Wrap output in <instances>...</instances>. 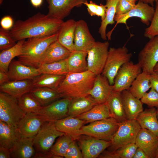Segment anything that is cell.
<instances>
[{
    "label": "cell",
    "mask_w": 158,
    "mask_h": 158,
    "mask_svg": "<svg viewBox=\"0 0 158 158\" xmlns=\"http://www.w3.org/2000/svg\"><path fill=\"white\" fill-rule=\"evenodd\" d=\"M63 22V20L38 12L25 20H17L9 32L16 42L49 36L57 33Z\"/></svg>",
    "instance_id": "cell-1"
},
{
    "label": "cell",
    "mask_w": 158,
    "mask_h": 158,
    "mask_svg": "<svg viewBox=\"0 0 158 158\" xmlns=\"http://www.w3.org/2000/svg\"><path fill=\"white\" fill-rule=\"evenodd\" d=\"M96 76L88 70L81 73H68L56 90L61 98L72 99L88 96Z\"/></svg>",
    "instance_id": "cell-2"
},
{
    "label": "cell",
    "mask_w": 158,
    "mask_h": 158,
    "mask_svg": "<svg viewBox=\"0 0 158 158\" xmlns=\"http://www.w3.org/2000/svg\"><path fill=\"white\" fill-rule=\"evenodd\" d=\"M58 32L51 35L30 38L24 42L18 60L31 67L38 68L41 58L49 46L57 40Z\"/></svg>",
    "instance_id": "cell-3"
},
{
    "label": "cell",
    "mask_w": 158,
    "mask_h": 158,
    "mask_svg": "<svg viewBox=\"0 0 158 158\" xmlns=\"http://www.w3.org/2000/svg\"><path fill=\"white\" fill-rule=\"evenodd\" d=\"M65 134L56 129L54 122H45L33 138L35 153L33 158H53L51 149L56 139Z\"/></svg>",
    "instance_id": "cell-4"
},
{
    "label": "cell",
    "mask_w": 158,
    "mask_h": 158,
    "mask_svg": "<svg viewBox=\"0 0 158 158\" xmlns=\"http://www.w3.org/2000/svg\"><path fill=\"white\" fill-rule=\"evenodd\" d=\"M132 54L125 47L117 48L110 47L107 61L102 74L108 80L112 85L115 78L120 68L130 61Z\"/></svg>",
    "instance_id": "cell-5"
},
{
    "label": "cell",
    "mask_w": 158,
    "mask_h": 158,
    "mask_svg": "<svg viewBox=\"0 0 158 158\" xmlns=\"http://www.w3.org/2000/svg\"><path fill=\"white\" fill-rule=\"evenodd\" d=\"M119 123L112 117L90 123L83 126L79 135L111 141L118 127Z\"/></svg>",
    "instance_id": "cell-6"
},
{
    "label": "cell",
    "mask_w": 158,
    "mask_h": 158,
    "mask_svg": "<svg viewBox=\"0 0 158 158\" xmlns=\"http://www.w3.org/2000/svg\"><path fill=\"white\" fill-rule=\"evenodd\" d=\"M25 114L19 106L17 98L0 92V121L17 128Z\"/></svg>",
    "instance_id": "cell-7"
},
{
    "label": "cell",
    "mask_w": 158,
    "mask_h": 158,
    "mask_svg": "<svg viewBox=\"0 0 158 158\" xmlns=\"http://www.w3.org/2000/svg\"><path fill=\"white\" fill-rule=\"evenodd\" d=\"M141 128L136 119L127 120L119 123L117 130L111 140L112 151L130 143H135Z\"/></svg>",
    "instance_id": "cell-8"
},
{
    "label": "cell",
    "mask_w": 158,
    "mask_h": 158,
    "mask_svg": "<svg viewBox=\"0 0 158 158\" xmlns=\"http://www.w3.org/2000/svg\"><path fill=\"white\" fill-rule=\"evenodd\" d=\"M142 72L138 63H134L128 61L124 64L119 69L112 85L114 91L121 92L129 90L133 83L138 76Z\"/></svg>",
    "instance_id": "cell-9"
},
{
    "label": "cell",
    "mask_w": 158,
    "mask_h": 158,
    "mask_svg": "<svg viewBox=\"0 0 158 158\" xmlns=\"http://www.w3.org/2000/svg\"><path fill=\"white\" fill-rule=\"evenodd\" d=\"M109 45L108 41H96L87 51L88 69L96 75L102 72L108 56Z\"/></svg>",
    "instance_id": "cell-10"
},
{
    "label": "cell",
    "mask_w": 158,
    "mask_h": 158,
    "mask_svg": "<svg viewBox=\"0 0 158 158\" xmlns=\"http://www.w3.org/2000/svg\"><path fill=\"white\" fill-rule=\"evenodd\" d=\"M158 62V35L150 39L138 55L142 71L150 74Z\"/></svg>",
    "instance_id": "cell-11"
},
{
    "label": "cell",
    "mask_w": 158,
    "mask_h": 158,
    "mask_svg": "<svg viewBox=\"0 0 158 158\" xmlns=\"http://www.w3.org/2000/svg\"><path fill=\"white\" fill-rule=\"evenodd\" d=\"M155 8L153 6L139 0L134 7L127 13L121 15H115L114 20L116 24L123 23L127 26V21L130 18L135 17L140 19L141 22L146 25H150L153 17Z\"/></svg>",
    "instance_id": "cell-12"
},
{
    "label": "cell",
    "mask_w": 158,
    "mask_h": 158,
    "mask_svg": "<svg viewBox=\"0 0 158 158\" xmlns=\"http://www.w3.org/2000/svg\"><path fill=\"white\" fill-rule=\"evenodd\" d=\"M72 98H63L42 107L37 114L47 121H55L68 116V108Z\"/></svg>",
    "instance_id": "cell-13"
},
{
    "label": "cell",
    "mask_w": 158,
    "mask_h": 158,
    "mask_svg": "<svg viewBox=\"0 0 158 158\" xmlns=\"http://www.w3.org/2000/svg\"><path fill=\"white\" fill-rule=\"evenodd\" d=\"M84 158H95L111 144V141L81 135L78 139Z\"/></svg>",
    "instance_id": "cell-14"
},
{
    "label": "cell",
    "mask_w": 158,
    "mask_h": 158,
    "mask_svg": "<svg viewBox=\"0 0 158 158\" xmlns=\"http://www.w3.org/2000/svg\"><path fill=\"white\" fill-rule=\"evenodd\" d=\"M47 121L40 115L27 113L19 122L17 129L21 137H34Z\"/></svg>",
    "instance_id": "cell-15"
},
{
    "label": "cell",
    "mask_w": 158,
    "mask_h": 158,
    "mask_svg": "<svg viewBox=\"0 0 158 158\" xmlns=\"http://www.w3.org/2000/svg\"><path fill=\"white\" fill-rule=\"evenodd\" d=\"M87 0H47L49 11L47 15L55 18L63 20L75 7L81 6Z\"/></svg>",
    "instance_id": "cell-16"
},
{
    "label": "cell",
    "mask_w": 158,
    "mask_h": 158,
    "mask_svg": "<svg viewBox=\"0 0 158 158\" xmlns=\"http://www.w3.org/2000/svg\"><path fill=\"white\" fill-rule=\"evenodd\" d=\"M95 42L87 23L83 20L77 21L74 40V50L87 52Z\"/></svg>",
    "instance_id": "cell-17"
},
{
    "label": "cell",
    "mask_w": 158,
    "mask_h": 158,
    "mask_svg": "<svg viewBox=\"0 0 158 158\" xmlns=\"http://www.w3.org/2000/svg\"><path fill=\"white\" fill-rule=\"evenodd\" d=\"M8 74L10 81L33 79L41 74L38 68L27 66L18 60L11 61Z\"/></svg>",
    "instance_id": "cell-18"
},
{
    "label": "cell",
    "mask_w": 158,
    "mask_h": 158,
    "mask_svg": "<svg viewBox=\"0 0 158 158\" xmlns=\"http://www.w3.org/2000/svg\"><path fill=\"white\" fill-rule=\"evenodd\" d=\"M135 143L145 153L149 158H155L158 146V137L149 130L141 128Z\"/></svg>",
    "instance_id": "cell-19"
},
{
    "label": "cell",
    "mask_w": 158,
    "mask_h": 158,
    "mask_svg": "<svg viewBox=\"0 0 158 158\" xmlns=\"http://www.w3.org/2000/svg\"><path fill=\"white\" fill-rule=\"evenodd\" d=\"M107 79L102 74L96 76L93 86L88 94L96 101L97 104L106 103L112 90Z\"/></svg>",
    "instance_id": "cell-20"
},
{
    "label": "cell",
    "mask_w": 158,
    "mask_h": 158,
    "mask_svg": "<svg viewBox=\"0 0 158 158\" xmlns=\"http://www.w3.org/2000/svg\"><path fill=\"white\" fill-rule=\"evenodd\" d=\"M56 129L71 136L74 140H78L81 135L79 132L86 122L77 117L70 116L54 121Z\"/></svg>",
    "instance_id": "cell-21"
},
{
    "label": "cell",
    "mask_w": 158,
    "mask_h": 158,
    "mask_svg": "<svg viewBox=\"0 0 158 158\" xmlns=\"http://www.w3.org/2000/svg\"><path fill=\"white\" fill-rule=\"evenodd\" d=\"M121 95L127 120L136 119L139 114L143 111V103L128 90L122 91Z\"/></svg>",
    "instance_id": "cell-22"
},
{
    "label": "cell",
    "mask_w": 158,
    "mask_h": 158,
    "mask_svg": "<svg viewBox=\"0 0 158 158\" xmlns=\"http://www.w3.org/2000/svg\"><path fill=\"white\" fill-rule=\"evenodd\" d=\"M33 88L32 79L9 81L0 85V91L18 99Z\"/></svg>",
    "instance_id": "cell-23"
},
{
    "label": "cell",
    "mask_w": 158,
    "mask_h": 158,
    "mask_svg": "<svg viewBox=\"0 0 158 158\" xmlns=\"http://www.w3.org/2000/svg\"><path fill=\"white\" fill-rule=\"evenodd\" d=\"M76 21L70 19L63 22L58 32L57 41L70 51L74 50V40Z\"/></svg>",
    "instance_id": "cell-24"
},
{
    "label": "cell",
    "mask_w": 158,
    "mask_h": 158,
    "mask_svg": "<svg viewBox=\"0 0 158 158\" xmlns=\"http://www.w3.org/2000/svg\"><path fill=\"white\" fill-rule=\"evenodd\" d=\"M71 52L57 40L51 44L46 49L41 58L40 65L65 59Z\"/></svg>",
    "instance_id": "cell-25"
},
{
    "label": "cell",
    "mask_w": 158,
    "mask_h": 158,
    "mask_svg": "<svg viewBox=\"0 0 158 158\" xmlns=\"http://www.w3.org/2000/svg\"><path fill=\"white\" fill-rule=\"evenodd\" d=\"M33 138L21 137L10 150L11 158H30L35 153Z\"/></svg>",
    "instance_id": "cell-26"
},
{
    "label": "cell",
    "mask_w": 158,
    "mask_h": 158,
    "mask_svg": "<svg viewBox=\"0 0 158 158\" xmlns=\"http://www.w3.org/2000/svg\"><path fill=\"white\" fill-rule=\"evenodd\" d=\"M98 104L90 95L72 98L68 108V116H77L88 111Z\"/></svg>",
    "instance_id": "cell-27"
},
{
    "label": "cell",
    "mask_w": 158,
    "mask_h": 158,
    "mask_svg": "<svg viewBox=\"0 0 158 158\" xmlns=\"http://www.w3.org/2000/svg\"><path fill=\"white\" fill-rule=\"evenodd\" d=\"M111 114V117L119 123L127 120L121 95V92L113 90L106 102Z\"/></svg>",
    "instance_id": "cell-28"
},
{
    "label": "cell",
    "mask_w": 158,
    "mask_h": 158,
    "mask_svg": "<svg viewBox=\"0 0 158 158\" xmlns=\"http://www.w3.org/2000/svg\"><path fill=\"white\" fill-rule=\"evenodd\" d=\"M20 137L16 127L0 120V147L10 150Z\"/></svg>",
    "instance_id": "cell-29"
},
{
    "label": "cell",
    "mask_w": 158,
    "mask_h": 158,
    "mask_svg": "<svg viewBox=\"0 0 158 158\" xmlns=\"http://www.w3.org/2000/svg\"><path fill=\"white\" fill-rule=\"evenodd\" d=\"M156 112L155 107H150L141 112L136 120L141 128L146 129L158 137V120Z\"/></svg>",
    "instance_id": "cell-30"
},
{
    "label": "cell",
    "mask_w": 158,
    "mask_h": 158,
    "mask_svg": "<svg viewBox=\"0 0 158 158\" xmlns=\"http://www.w3.org/2000/svg\"><path fill=\"white\" fill-rule=\"evenodd\" d=\"M87 52L74 50L67 58L68 73H78L88 70Z\"/></svg>",
    "instance_id": "cell-31"
},
{
    "label": "cell",
    "mask_w": 158,
    "mask_h": 158,
    "mask_svg": "<svg viewBox=\"0 0 158 158\" xmlns=\"http://www.w3.org/2000/svg\"><path fill=\"white\" fill-rule=\"evenodd\" d=\"M110 117L111 115L109 107L105 103L97 104L88 111L75 117L85 121L87 123Z\"/></svg>",
    "instance_id": "cell-32"
},
{
    "label": "cell",
    "mask_w": 158,
    "mask_h": 158,
    "mask_svg": "<svg viewBox=\"0 0 158 158\" xmlns=\"http://www.w3.org/2000/svg\"><path fill=\"white\" fill-rule=\"evenodd\" d=\"M25 41V39L18 41L12 47L1 51L0 54V71L8 73L9 66L12 60L21 54Z\"/></svg>",
    "instance_id": "cell-33"
},
{
    "label": "cell",
    "mask_w": 158,
    "mask_h": 158,
    "mask_svg": "<svg viewBox=\"0 0 158 158\" xmlns=\"http://www.w3.org/2000/svg\"><path fill=\"white\" fill-rule=\"evenodd\" d=\"M30 92L42 107L61 98L56 89L48 87H34Z\"/></svg>",
    "instance_id": "cell-34"
},
{
    "label": "cell",
    "mask_w": 158,
    "mask_h": 158,
    "mask_svg": "<svg viewBox=\"0 0 158 158\" xmlns=\"http://www.w3.org/2000/svg\"><path fill=\"white\" fill-rule=\"evenodd\" d=\"M150 88V74L142 71L134 81L128 90L134 96L140 99Z\"/></svg>",
    "instance_id": "cell-35"
},
{
    "label": "cell",
    "mask_w": 158,
    "mask_h": 158,
    "mask_svg": "<svg viewBox=\"0 0 158 158\" xmlns=\"http://www.w3.org/2000/svg\"><path fill=\"white\" fill-rule=\"evenodd\" d=\"M118 0H106V16L104 20L101 21L98 31L101 38L104 40H107L106 30L107 26L109 24L113 25L115 23L114 18Z\"/></svg>",
    "instance_id": "cell-36"
},
{
    "label": "cell",
    "mask_w": 158,
    "mask_h": 158,
    "mask_svg": "<svg viewBox=\"0 0 158 158\" xmlns=\"http://www.w3.org/2000/svg\"><path fill=\"white\" fill-rule=\"evenodd\" d=\"M65 76L42 74L32 79L33 87H46L56 89Z\"/></svg>",
    "instance_id": "cell-37"
},
{
    "label": "cell",
    "mask_w": 158,
    "mask_h": 158,
    "mask_svg": "<svg viewBox=\"0 0 158 158\" xmlns=\"http://www.w3.org/2000/svg\"><path fill=\"white\" fill-rule=\"evenodd\" d=\"M67 59L53 63L42 64L38 68L41 74L66 75L69 73Z\"/></svg>",
    "instance_id": "cell-38"
},
{
    "label": "cell",
    "mask_w": 158,
    "mask_h": 158,
    "mask_svg": "<svg viewBox=\"0 0 158 158\" xmlns=\"http://www.w3.org/2000/svg\"><path fill=\"white\" fill-rule=\"evenodd\" d=\"M18 100L19 106L25 114L30 113L37 114L42 107L30 92L23 95Z\"/></svg>",
    "instance_id": "cell-39"
},
{
    "label": "cell",
    "mask_w": 158,
    "mask_h": 158,
    "mask_svg": "<svg viewBox=\"0 0 158 158\" xmlns=\"http://www.w3.org/2000/svg\"><path fill=\"white\" fill-rule=\"evenodd\" d=\"M73 140L71 136L65 134L59 137L51 149L53 158L64 157L71 143Z\"/></svg>",
    "instance_id": "cell-40"
},
{
    "label": "cell",
    "mask_w": 158,
    "mask_h": 158,
    "mask_svg": "<svg viewBox=\"0 0 158 158\" xmlns=\"http://www.w3.org/2000/svg\"><path fill=\"white\" fill-rule=\"evenodd\" d=\"M83 4L87 7V11L91 16L100 17L102 21L105 19L106 10L105 5L102 4L100 5L97 4L92 0H90L89 3L86 1Z\"/></svg>",
    "instance_id": "cell-41"
},
{
    "label": "cell",
    "mask_w": 158,
    "mask_h": 158,
    "mask_svg": "<svg viewBox=\"0 0 158 158\" xmlns=\"http://www.w3.org/2000/svg\"><path fill=\"white\" fill-rule=\"evenodd\" d=\"M154 13L150 26L145 28L144 36L151 39L158 35V1L155 2Z\"/></svg>",
    "instance_id": "cell-42"
},
{
    "label": "cell",
    "mask_w": 158,
    "mask_h": 158,
    "mask_svg": "<svg viewBox=\"0 0 158 158\" xmlns=\"http://www.w3.org/2000/svg\"><path fill=\"white\" fill-rule=\"evenodd\" d=\"M16 41L11 37L9 30L0 29V50L3 51L9 49L16 44Z\"/></svg>",
    "instance_id": "cell-43"
},
{
    "label": "cell",
    "mask_w": 158,
    "mask_h": 158,
    "mask_svg": "<svg viewBox=\"0 0 158 158\" xmlns=\"http://www.w3.org/2000/svg\"><path fill=\"white\" fill-rule=\"evenodd\" d=\"M138 147L135 143H130L121 147L115 152L119 158H133Z\"/></svg>",
    "instance_id": "cell-44"
},
{
    "label": "cell",
    "mask_w": 158,
    "mask_h": 158,
    "mask_svg": "<svg viewBox=\"0 0 158 158\" xmlns=\"http://www.w3.org/2000/svg\"><path fill=\"white\" fill-rule=\"evenodd\" d=\"M151 88L149 92L144 94L140 100L143 104H147L150 107L158 108V93L153 88Z\"/></svg>",
    "instance_id": "cell-45"
},
{
    "label": "cell",
    "mask_w": 158,
    "mask_h": 158,
    "mask_svg": "<svg viewBox=\"0 0 158 158\" xmlns=\"http://www.w3.org/2000/svg\"><path fill=\"white\" fill-rule=\"evenodd\" d=\"M73 140L71 143L64 157L65 158H83L82 152L79 150L77 144Z\"/></svg>",
    "instance_id": "cell-46"
},
{
    "label": "cell",
    "mask_w": 158,
    "mask_h": 158,
    "mask_svg": "<svg viewBox=\"0 0 158 158\" xmlns=\"http://www.w3.org/2000/svg\"><path fill=\"white\" fill-rule=\"evenodd\" d=\"M135 5L126 0H119L116 7L115 15H121L127 13Z\"/></svg>",
    "instance_id": "cell-47"
},
{
    "label": "cell",
    "mask_w": 158,
    "mask_h": 158,
    "mask_svg": "<svg viewBox=\"0 0 158 158\" xmlns=\"http://www.w3.org/2000/svg\"><path fill=\"white\" fill-rule=\"evenodd\" d=\"M0 24L1 28L6 30H10L14 24L12 17L9 16H5L2 18L0 21Z\"/></svg>",
    "instance_id": "cell-48"
},
{
    "label": "cell",
    "mask_w": 158,
    "mask_h": 158,
    "mask_svg": "<svg viewBox=\"0 0 158 158\" xmlns=\"http://www.w3.org/2000/svg\"><path fill=\"white\" fill-rule=\"evenodd\" d=\"M151 88L154 89L158 93V74L153 71L150 74Z\"/></svg>",
    "instance_id": "cell-49"
},
{
    "label": "cell",
    "mask_w": 158,
    "mask_h": 158,
    "mask_svg": "<svg viewBox=\"0 0 158 158\" xmlns=\"http://www.w3.org/2000/svg\"><path fill=\"white\" fill-rule=\"evenodd\" d=\"M98 157L101 158H119L115 151L104 150Z\"/></svg>",
    "instance_id": "cell-50"
},
{
    "label": "cell",
    "mask_w": 158,
    "mask_h": 158,
    "mask_svg": "<svg viewBox=\"0 0 158 158\" xmlns=\"http://www.w3.org/2000/svg\"><path fill=\"white\" fill-rule=\"evenodd\" d=\"M11 158L10 149L3 147H0V158Z\"/></svg>",
    "instance_id": "cell-51"
},
{
    "label": "cell",
    "mask_w": 158,
    "mask_h": 158,
    "mask_svg": "<svg viewBox=\"0 0 158 158\" xmlns=\"http://www.w3.org/2000/svg\"><path fill=\"white\" fill-rule=\"evenodd\" d=\"M133 158H149V157L142 150L138 147Z\"/></svg>",
    "instance_id": "cell-52"
},
{
    "label": "cell",
    "mask_w": 158,
    "mask_h": 158,
    "mask_svg": "<svg viewBox=\"0 0 158 158\" xmlns=\"http://www.w3.org/2000/svg\"><path fill=\"white\" fill-rule=\"evenodd\" d=\"M10 81L8 73L0 71V85Z\"/></svg>",
    "instance_id": "cell-53"
},
{
    "label": "cell",
    "mask_w": 158,
    "mask_h": 158,
    "mask_svg": "<svg viewBox=\"0 0 158 158\" xmlns=\"http://www.w3.org/2000/svg\"><path fill=\"white\" fill-rule=\"evenodd\" d=\"M43 0H30V2L33 6L38 8L41 6Z\"/></svg>",
    "instance_id": "cell-54"
},
{
    "label": "cell",
    "mask_w": 158,
    "mask_h": 158,
    "mask_svg": "<svg viewBox=\"0 0 158 158\" xmlns=\"http://www.w3.org/2000/svg\"><path fill=\"white\" fill-rule=\"evenodd\" d=\"M144 3L148 4L153 6L154 2L158 1V0H139Z\"/></svg>",
    "instance_id": "cell-55"
},
{
    "label": "cell",
    "mask_w": 158,
    "mask_h": 158,
    "mask_svg": "<svg viewBox=\"0 0 158 158\" xmlns=\"http://www.w3.org/2000/svg\"><path fill=\"white\" fill-rule=\"evenodd\" d=\"M153 71L158 74V62L155 65L154 67Z\"/></svg>",
    "instance_id": "cell-56"
},
{
    "label": "cell",
    "mask_w": 158,
    "mask_h": 158,
    "mask_svg": "<svg viewBox=\"0 0 158 158\" xmlns=\"http://www.w3.org/2000/svg\"><path fill=\"white\" fill-rule=\"evenodd\" d=\"M134 4H136V2L138 0H126Z\"/></svg>",
    "instance_id": "cell-57"
},
{
    "label": "cell",
    "mask_w": 158,
    "mask_h": 158,
    "mask_svg": "<svg viewBox=\"0 0 158 158\" xmlns=\"http://www.w3.org/2000/svg\"><path fill=\"white\" fill-rule=\"evenodd\" d=\"M155 158H158V146L156 152Z\"/></svg>",
    "instance_id": "cell-58"
},
{
    "label": "cell",
    "mask_w": 158,
    "mask_h": 158,
    "mask_svg": "<svg viewBox=\"0 0 158 158\" xmlns=\"http://www.w3.org/2000/svg\"><path fill=\"white\" fill-rule=\"evenodd\" d=\"M157 117L158 120V108H157Z\"/></svg>",
    "instance_id": "cell-59"
},
{
    "label": "cell",
    "mask_w": 158,
    "mask_h": 158,
    "mask_svg": "<svg viewBox=\"0 0 158 158\" xmlns=\"http://www.w3.org/2000/svg\"><path fill=\"white\" fill-rule=\"evenodd\" d=\"M4 0H0V4H1Z\"/></svg>",
    "instance_id": "cell-60"
}]
</instances>
